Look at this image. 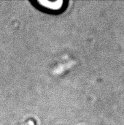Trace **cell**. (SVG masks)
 Masks as SVG:
<instances>
[{"instance_id":"1","label":"cell","mask_w":124,"mask_h":125,"mask_svg":"<svg viewBox=\"0 0 124 125\" xmlns=\"http://www.w3.org/2000/svg\"><path fill=\"white\" fill-rule=\"evenodd\" d=\"M34 3L38 4L39 6L50 11H59L66 3L64 1H37Z\"/></svg>"}]
</instances>
